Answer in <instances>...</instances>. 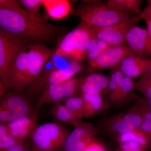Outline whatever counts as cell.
<instances>
[{
    "label": "cell",
    "mask_w": 151,
    "mask_h": 151,
    "mask_svg": "<svg viewBox=\"0 0 151 151\" xmlns=\"http://www.w3.org/2000/svg\"><path fill=\"white\" fill-rule=\"evenodd\" d=\"M62 27L37 20L31 15L0 8V30L26 46L52 42L66 31Z\"/></svg>",
    "instance_id": "cell-1"
},
{
    "label": "cell",
    "mask_w": 151,
    "mask_h": 151,
    "mask_svg": "<svg viewBox=\"0 0 151 151\" xmlns=\"http://www.w3.org/2000/svg\"><path fill=\"white\" fill-rule=\"evenodd\" d=\"M54 50L44 45L25 47L15 59L2 81L7 88L22 91L35 80Z\"/></svg>",
    "instance_id": "cell-2"
},
{
    "label": "cell",
    "mask_w": 151,
    "mask_h": 151,
    "mask_svg": "<svg viewBox=\"0 0 151 151\" xmlns=\"http://www.w3.org/2000/svg\"><path fill=\"white\" fill-rule=\"evenodd\" d=\"M74 12L82 22L97 27L117 24L132 17L130 13L114 10L106 4L97 1H83Z\"/></svg>",
    "instance_id": "cell-3"
},
{
    "label": "cell",
    "mask_w": 151,
    "mask_h": 151,
    "mask_svg": "<svg viewBox=\"0 0 151 151\" xmlns=\"http://www.w3.org/2000/svg\"><path fill=\"white\" fill-rule=\"evenodd\" d=\"M91 38L90 25L82 22L60 41L55 52L81 63L86 56L85 44Z\"/></svg>",
    "instance_id": "cell-4"
},
{
    "label": "cell",
    "mask_w": 151,
    "mask_h": 151,
    "mask_svg": "<svg viewBox=\"0 0 151 151\" xmlns=\"http://www.w3.org/2000/svg\"><path fill=\"white\" fill-rule=\"evenodd\" d=\"M69 135L61 124L49 123L35 127L30 137L39 151H56L63 148Z\"/></svg>",
    "instance_id": "cell-5"
},
{
    "label": "cell",
    "mask_w": 151,
    "mask_h": 151,
    "mask_svg": "<svg viewBox=\"0 0 151 151\" xmlns=\"http://www.w3.org/2000/svg\"><path fill=\"white\" fill-rule=\"evenodd\" d=\"M142 19L139 14L125 21L113 25L104 27L90 25L91 36L92 38L102 41L110 46L122 45L126 42V36L128 30L136 26Z\"/></svg>",
    "instance_id": "cell-6"
},
{
    "label": "cell",
    "mask_w": 151,
    "mask_h": 151,
    "mask_svg": "<svg viewBox=\"0 0 151 151\" xmlns=\"http://www.w3.org/2000/svg\"><path fill=\"white\" fill-rule=\"evenodd\" d=\"M83 69V65L80 62L73 61L66 68L54 70L45 76H37L29 85L28 93L35 94L40 91L43 92L47 86L62 83Z\"/></svg>",
    "instance_id": "cell-7"
},
{
    "label": "cell",
    "mask_w": 151,
    "mask_h": 151,
    "mask_svg": "<svg viewBox=\"0 0 151 151\" xmlns=\"http://www.w3.org/2000/svg\"><path fill=\"white\" fill-rule=\"evenodd\" d=\"M142 120V111L140 105L137 103V105L129 112L111 119L108 123V129L113 134L119 136L139 128Z\"/></svg>",
    "instance_id": "cell-8"
},
{
    "label": "cell",
    "mask_w": 151,
    "mask_h": 151,
    "mask_svg": "<svg viewBox=\"0 0 151 151\" xmlns=\"http://www.w3.org/2000/svg\"><path fill=\"white\" fill-rule=\"evenodd\" d=\"M25 45L0 30V76L4 81L7 71Z\"/></svg>",
    "instance_id": "cell-9"
},
{
    "label": "cell",
    "mask_w": 151,
    "mask_h": 151,
    "mask_svg": "<svg viewBox=\"0 0 151 151\" xmlns=\"http://www.w3.org/2000/svg\"><path fill=\"white\" fill-rule=\"evenodd\" d=\"M136 55L127 45H122L110 47L93 61L89 63L92 69L111 68L119 65L127 57Z\"/></svg>",
    "instance_id": "cell-10"
},
{
    "label": "cell",
    "mask_w": 151,
    "mask_h": 151,
    "mask_svg": "<svg viewBox=\"0 0 151 151\" xmlns=\"http://www.w3.org/2000/svg\"><path fill=\"white\" fill-rule=\"evenodd\" d=\"M69 134L63 151H81L94 140L96 130L91 124L81 122Z\"/></svg>",
    "instance_id": "cell-11"
},
{
    "label": "cell",
    "mask_w": 151,
    "mask_h": 151,
    "mask_svg": "<svg viewBox=\"0 0 151 151\" xmlns=\"http://www.w3.org/2000/svg\"><path fill=\"white\" fill-rule=\"evenodd\" d=\"M20 92L15 90L6 94L1 98L0 104L8 109L12 113L9 123L35 111L32 110L28 100Z\"/></svg>",
    "instance_id": "cell-12"
},
{
    "label": "cell",
    "mask_w": 151,
    "mask_h": 151,
    "mask_svg": "<svg viewBox=\"0 0 151 151\" xmlns=\"http://www.w3.org/2000/svg\"><path fill=\"white\" fill-rule=\"evenodd\" d=\"M151 66V59L132 55L122 60L120 63V70L127 77L132 79L141 76L149 71Z\"/></svg>",
    "instance_id": "cell-13"
},
{
    "label": "cell",
    "mask_w": 151,
    "mask_h": 151,
    "mask_svg": "<svg viewBox=\"0 0 151 151\" xmlns=\"http://www.w3.org/2000/svg\"><path fill=\"white\" fill-rule=\"evenodd\" d=\"M148 35L147 30L134 26L127 32L126 42L136 55L146 54Z\"/></svg>",
    "instance_id": "cell-14"
},
{
    "label": "cell",
    "mask_w": 151,
    "mask_h": 151,
    "mask_svg": "<svg viewBox=\"0 0 151 151\" xmlns=\"http://www.w3.org/2000/svg\"><path fill=\"white\" fill-rule=\"evenodd\" d=\"M67 92L64 83L47 86L42 93L37 103L36 107L39 108L46 103H54L62 102L67 99Z\"/></svg>",
    "instance_id": "cell-15"
},
{
    "label": "cell",
    "mask_w": 151,
    "mask_h": 151,
    "mask_svg": "<svg viewBox=\"0 0 151 151\" xmlns=\"http://www.w3.org/2000/svg\"><path fill=\"white\" fill-rule=\"evenodd\" d=\"M43 5L52 18H63L71 12V4L67 0H43Z\"/></svg>",
    "instance_id": "cell-16"
},
{
    "label": "cell",
    "mask_w": 151,
    "mask_h": 151,
    "mask_svg": "<svg viewBox=\"0 0 151 151\" xmlns=\"http://www.w3.org/2000/svg\"><path fill=\"white\" fill-rule=\"evenodd\" d=\"M84 101L83 118H88L95 116L103 110L104 101L100 94H81Z\"/></svg>",
    "instance_id": "cell-17"
},
{
    "label": "cell",
    "mask_w": 151,
    "mask_h": 151,
    "mask_svg": "<svg viewBox=\"0 0 151 151\" xmlns=\"http://www.w3.org/2000/svg\"><path fill=\"white\" fill-rule=\"evenodd\" d=\"M134 90V81L132 78L125 76L120 85L111 92L110 100L113 104H120L126 101Z\"/></svg>",
    "instance_id": "cell-18"
},
{
    "label": "cell",
    "mask_w": 151,
    "mask_h": 151,
    "mask_svg": "<svg viewBox=\"0 0 151 151\" xmlns=\"http://www.w3.org/2000/svg\"><path fill=\"white\" fill-rule=\"evenodd\" d=\"M50 114L59 122L71 124L74 127L82 122L81 119L76 118L61 102L53 104Z\"/></svg>",
    "instance_id": "cell-19"
},
{
    "label": "cell",
    "mask_w": 151,
    "mask_h": 151,
    "mask_svg": "<svg viewBox=\"0 0 151 151\" xmlns=\"http://www.w3.org/2000/svg\"><path fill=\"white\" fill-rule=\"evenodd\" d=\"M141 0H108L106 4L114 10L122 12L140 14Z\"/></svg>",
    "instance_id": "cell-20"
},
{
    "label": "cell",
    "mask_w": 151,
    "mask_h": 151,
    "mask_svg": "<svg viewBox=\"0 0 151 151\" xmlns=\"http://www.w3.org/2000/svg\"><path fill=\"white\" fill-rule=\"evenodd\" d=\"M104 42L91 38L85 44L86 56L89 63L93 61L110 47Z\"/></svg>",
    "instance_id": "cell-21"
},
{
    "label": "cell",
    "mask_w": 151,
    "mask_h": 151,
    "mask_svg": "<svg viewBox=\"0 0 151 151\" xmlns=\"http://www.w3.org/2000/svg\"><path fill=\"white\" fill-rule=\"evenodd\" d=\"M117 141L119 144L128 141H134L145 148L147 150L151 149L150 143L148 138L139 128L119 135L117 137Z\"/></svg>",
    "instance_id": "cell-22"
},
{
    "label": "cell",
    "mask_w": 151,
    "mask_h": 151,
    "mask_svg": "<svg viewBox=\"0 0 151 151\" xmlns=\"http://www.w3.org/2000/svg\"><path fill=\"white\" fill-rule=\"evenodd\" d=\"M37 112L20 117L6 124L8 130L19 129H34L38 121Z\"/></svg>",
    "instance_id": "cell-23"
},
{
    "label": "cell",
    "mask_w": 151,
    "mask_h": 151,
    "mask_svg": "<svg viewBox=\"0 0 151 151\" xmlns=\"http://www.w3.org/2000/svg\"><path fill=\"white\" fill-rule=\"evenodd\" d=\"M62 102L76 118L81 120L83 118L84 104L81 96L70 97Z\"/></svg>",
    "instance_id": "cell-24"
},
{
    "label": "cell",
    "mask_w": 151,
    "mask_h": 151,
    "mask_svg": "<svg viewBox=\"0 0 151 151\" xmlns=\"http://www.w3.org/2000/svg\"><path fill=\"white\" fill-rule=\"evenodd\" d=\"M134 90L142 93L145 98L151 100V74L146 72L134 82Z\"/></svg>",
    "instance_id": "cell-25"
},
{
    "label": "cell",
    "mask_w": 151,
    "mask_h": 151,
    "mask_svg": "<svg viewBox=\"0 0 151 151\" xmlns=\"http://www.w3.org/2000/svg\"><path fill=\"white\" fill-rule=\"evenodd\" d=\"M19 1L31 15L39 21L45 22L39 13L41 6L43 5V0H20Z\"/></svg>",
    "instance_id": "cell-26"
},
{
    "label": "cell",
    "mask_w": 151,
    "mask_h": 151,
    "mask_svg": "<svg viewBox=\"0 0 151 151\" xmlns=\"http://www.w3.org/2000/svg\"><path fill=\"white\" fill-rule=\"evenodd\" d=\"M137 103L140 105L143 113L142 122L139 128L148 138L151 148V110L142 103L138 101Z\"/></svg>",
    "instance_id": "cell-27"
},
{
    "label": "cell",
    "mask_w": 151,
    "mask_h": 151,
    "mask_svg": "<svg viewBox=\"0 0 151 151\" xmlns=\"http://www.w3.org/2000/svg\"><path fill=\"white\" fill-rule=\"evenodd\" d=\"M85 81L89 82L98 88L103 89L108 87L109 80L107 76L103 74L93 73L84 78Z\"/></svg>",
    "instance_id": "cell-28"
},
{
    "label": "cell",
    "mask_w": 151,
    "mask_h": 151,
    "mask_svg": "<svg viewBox=\"0 0 151 151\" xmlns=\"http://www.w3.org/2000/svg\"><path fill=\"white\" fill-rule=\"evenodd\" d=\"M0 8L7 9L19 13L31 15L26 9L23 6L19 1L0 0Z\"/></svg>",
    "instance_id": "cell-29"
},
{
    "label": "cell",
    "mask_w": 151,
    "mask_h": 151,
    "mask_svg": "<svg viewBox=\"0 0 151 151\" xmlns=\"http://www.w3.org/2000/svg\"><path fill=\"white\" fill-rule=\"evenodd\" d=\"M23 143V141L20 140L8 134L0 137V150L9 148L13 146Z\"/></svg>",
    "instance_id": "cell-30"
},
{
    "label": "cell",
    "mask_w": 151,
    "mask_h": 151,
    "mask_svg": "<svg viewBox=\"0 0 151 151\" xmlns=\"http://www.w3.org/2000/svg\"><path fill=\"white\" fill-rule=\"evenodd\" d=\"M124 73L120 70L113 73L109 80L108 88L111 92H113L120 85L124 78Z\"/></svg>",
    "instance_id": "cell-31"
},
{
    "label": "cell",
    "mask_w": 151,
    "mask_h": 151,
    "mask_svg": "<svg viewBox=\"0 0 151 151\" xmlns=\"http://www.w3.org/2000/svg\"><path fill=\"white\" fill-rule=\"evenodd\" d=\"M33 130L30 129H16L9 130V134L17 139L24 141L29 135H30Z\"/></svg>",
    "instance_id": "cell-32"
},
{
    "label": "cell",
    "mask_w": 151,
    "mask_h": 151,
    "mask_svg": "<svg viewBox=\"0 0 151 151\" xmlns=\"http://www.w3.org/2000/svg\"><path fill=\"white\" fill-rule=\"evenodd\" d=\"M12 115L11 111L3 105L0 104V123L1 124H7L9 122Z\"/></svg>",
    "instance_id": "cell-33"
},
{
    "label": "cell",
    "mask_w": 151,
    "mask_h": 151,
    "mask_svg": "<svg viewBox=\"0 0 151 151\" xmlns=\"http://www.w3.org/2000/svg\"><path fill=\"white\" fill-rule=\"evenodd\" d=\"M81 151H107L105 147L100 143L94 140L86 146Z\"/></svg>",
    "instance_id": "cell-34"
},
{
    "label": "cell",
    "mask_w": 151,
    "mask_h": 151,
    "mask_svg": "<svg viewBox=\"0 0 151 151\" xmlns=\"http://www.w3.org/2000/svg\"><path fill=\"white\" fill-rule=\"evenodd\" d=\"M140 16L142 19L145 20L151 19V4H148L141 13Z\"/></svg>",
    "instance_id": "cell-35"
},
{
    "label": "cell",
    "mask_w": 151,
    "mask_h": 151,
    "mask_svg": "<svg viewBox=\"0 0 151 151\" xmlns=\"http://www.w3.org/2000/svg\"><path fill=\"white\" fill-rule=\"evenodd\" d=\"M4 150V151H28L26 149L23 143L16 145L9 148Z\"/></svg>",
    "instance_id": "cell-36"
},
{
    "label": "cell",
    "mask_w": 151,
    "mask_h": 151,
    "mask_svg": "<svg viewBox=\"0 0 151 151\" xmlns=\"http://www.w3.org/2000/svg\"><path fill=\"white\" fill-rule=\"evenodd\" d=\"M9 130L7 125L6 124H1L0 125V137L8 134Z\"/></svg>",
    "instance_id": "cell-37"
},
{
    "label": "cell",
    "mask_w": 151,
    "mask_h": 151,
    "mask_svg": "<svg viewBox=\"0 0 151 151\" xmlns=\"http://www.w3.org/2000/svg\"><path fill=\"white\" fill-rule=\"evenodd\" d=\"M7 89L1 79H0V97L2 98L6 95V92Z\"/></svg>",
    "instance_id": "cell-38"
},
{
    "label": "cell",
    "mask_w": 151,
    "mask_h": 151,
    "mask_svg": "<svg viewBox=\"0 0 151 151\" xmlns=\"http://www.w3.org/2000/svg\"><path fill=\"white\" fill-rule=\"evenodd\" d=\"M147 24V33L148 37L151 41V19L145 20Z\"/></svg>",
    "instance_id": "cell-39"
},
{
    "label": "cell",
    "mask_w": 151,
    "mask_h": 151,
    "mask_svg": "<svg viewBox=\"0 0 151 151\" xmlns=\"http://www.w3.org/2000/svg\"><path fill=\"white\" fill-rule=\"evenodd\" d=\"M147 2L148 4H151V0H148V1H147Z\"/></svg>",
    "instance_id": "cell-40"
},
{
    "label": "cell",
    "mask_w": 151,
    "mask_h": 151,
    "mask_svg": "<svg viewBox=\"0 0 151 151\" xmlns=\"http://www.w3.org/2000/svg\"><path fill=\"white\" fill-rule=\"evenodd\" d=\"M148 72H150V73L151 74V67H150V69H149Z\"/></svg>",
    "instance_id": "cell-41"
},
{
    "label": "cell",
    "mask_w": 151,
    "mask_h": 151,
    "mask_svg": "<svg viewBox=\"0 0 151 151\" xmlns=\"http://www.w3.org/2000/svg\"><path fill=\"white\" fill-rule=\"evenodd\" d=\"M116 151H128L120 150H117Z\"/></svg>",
    "instance_id": "cell-42"
},
{
    "label": "cell",
    "mask_w": 151,
    "mask_h": 151,
    "mask_svg": "<svg viewBox=\"0 0 151 151\" xmlns=\"http://www.w3.org/2000/svg\"><path fill=\"white\" fill-rule=\"evenodd\" d=\"M0 151H4V150H0Z\"/></svg>",
    "instance_id": "cell-43"
},
{
    "label": "cell",
    "mask_w": 151,
    "mask_h": 151,
    "mask_svg": "<svg viewBox=\"0 0 151 151\" xmlns=\"http://www.w3.org/2000/svg\"></svg>",
    "instance_id": "cell-44"
}]
</instances>
